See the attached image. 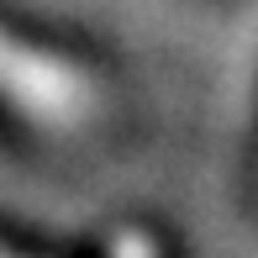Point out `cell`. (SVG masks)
I'll use <instances>...</instances> for the list:
<instances>
[{"label":"cell","instance_id":"6da1fadb","mask_svg":"<svg viewBox=\"0 0 258 258\" xmlns=\"http://www.w3.org/2000/svg\"><path fill=\"white\" fill-rule=\"evenodd\" d=\"M0 100L42 132H79L95 116L100 90L74 58H58L0 27Z\"/></svg>","mask_w":258,"mask_h":258},{"label":"cell","instance_id":"7a4b0ae2","mask_svg":"<svg viewBox=\"0 0 258 258\" xmlns=\"http://www.w3.org/2000/svg\"><path fill=\"white\" fill-rule=\"evenodd\" d=\"M111 258H158V242L148 237V232L126 227V232H116V242H111Z\"/></svg>","mask_w":258,"mask_h":258},{"label":"cell","instance_id":"3957f363","mask_svg":"<svg viewBox=\"0 0 258 258\" xmlns=\"http://www.w3.org/2000/svg\"><path fill=\"white\" fill-rule=\"evenodd\" d=\"M0 258H16V253H6V248H0Z\"/></svg>","mask_w":258,"mask_h":258}]
</instances>
